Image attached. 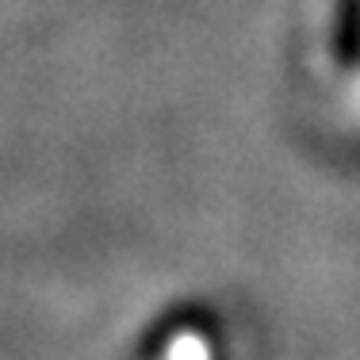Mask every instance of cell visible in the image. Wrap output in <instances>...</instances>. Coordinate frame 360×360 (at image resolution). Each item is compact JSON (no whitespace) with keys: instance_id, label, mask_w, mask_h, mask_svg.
<instances>
[{"instance_id":"6da1fadb","label":"cell","mask_w":360,"mask_h":360,"mask_svg":"<svg viewBox=\"0 0 360 360\" xmlns=\"http://www.w3.org/2000/svg\"><path fill=\"white\" fill-rule=\"evenodd\" d=\"M158 360H215V345L203 333H176Z\"/></svg>"}]
</instances>
